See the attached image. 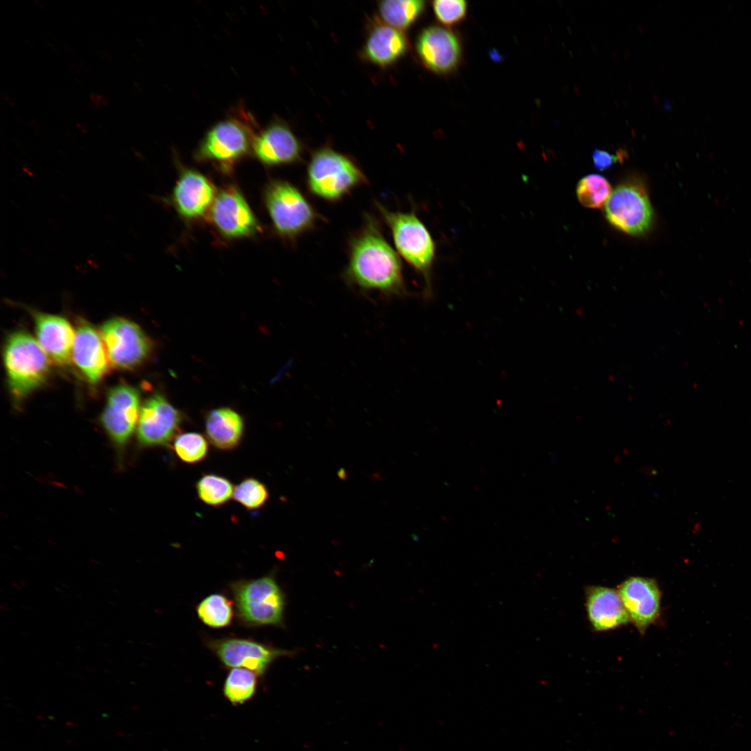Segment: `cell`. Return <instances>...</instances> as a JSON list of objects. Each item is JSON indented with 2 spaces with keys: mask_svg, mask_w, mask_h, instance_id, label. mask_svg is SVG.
<instances>
[{
  "mask_svg": "<svg viewBox=\"0 0 751 751\" xmlns=\"http://www.w3.org/2000/svg\"><path fill=\"white\" fill-rule=\"evenodd\" d=\"M344 277L363 291L388 297L406 293L401 259L370 216L350 239Z\"/></svg>",
  "mask_w": 751,
  "mask_h": 751,
  "instance_id": "6da1fadb",
  "label": "cell"
},
{
  "mask_svg": "<svg viewBox=\"0 0 751 751\" xmlns=\"http://www.w3.org/2000/svg\"><path fill=\"white\" fill-rule=\"evenodd\" d=\"M405 35L386 24H376L370 30L363 47L362 56L380 67H387L398 61L408 50Z\"/></svg>",
  "mask_w": 751,
  "mask_h": 751,
  "instance_id": "44dd1931",
  "label": "cell"
},
{
  "mask_svg": "<svg viewBox=\"0 0 751 751\" xmlns=\"http://www.w3.org/2000/svg\"><path fill=\"white\" fill-rule=\"evenodd\" d=\"M100 334L113 366L130 370L150 356L152 344L138 325L127 318L115 317L100 328Z\"/></svg>",
  "mask_w": 751,
  "mask_h": 751,
  "instance_id": "ba28073f",
  "label": "cell"
},
{
  "mask_svg": "<svg viewBox=\"0 0 751 751\" xmlns=\"http://www.w3.org/2000/svg\"><path fill=\"white\" fill-rule=\"evenodd\" d=\"M612 193L607 179L600 175H588L580 179L576 195L581 204L588 208H599L606 204Z\"/></svg>",
  "mask_w": 751,
  "mask_h": 751,
  "instance_id": "4316f807",
  "label": "cell"
},
{
  "mask_svg": "<svg viewBox=\"0 0 751 751\" xmlns=\"http://www.w3.org/2000/svg\"><path fill=\"white\" fill-rule=\"evenodd\" d=\"M211 647L227 667L244 668L259 675L263 674L276 658L289 654L284 650L240 638L216 640Z\"/></svg>",
  "mask_w": 751,
  "mask_h": 751,
  "instance_id": "ac0fdd59",
  "label": "cell"
},
{
  "mask_svg": "<svg viewBox=\"0 0 751 751\" xmlns=\"http://www.w3.org/2000/svg\"><path fill=\"white\" fill-rule=\"evenodd\" d=\"M232 590L238 611L247 622L263 625L282 622L284 597L272 577L239 581Z\"/></svg>",
  "mask_w": 751,
  "mask_h": 751,
  "instance_id": "52a82bcc",
  "label": "cell"
},
{
  "mask_svg": "<svg viewBox=\"0 0 751 751\" xmlns=\"http://www.w3.org/2000/svg\"><path fill=\"white\" fill-rule=\"evenodd\" d=\"M264 201L273 225L279 235L293 239L311 229L317 220L314 207L293 184L283 180L270 182Z\"/></svg>",
  "mask_w": 751,
  "mask_h": 751,
  "instance_id": "8992f818",
  "label": "cell"
},
{
  "mask_svg": "<svg viewBox=\"0 0 751 751\" xmlns=\"http://www.w3.org/2000/svg\"><path fill=\"white\" fill-rule=\"evenodd\" d=\"M72 359L91 384L98 383L111 365L100 332L84 320L75 330Z\"/></svg>",
  "mask_w": 751,
  "mask_h": 751,
  "instance_id": "2e32d148",
  "label": "cell"
},
{
  "mask_svg": "<svg viewBox=\"0 0 751 751\" xmlns=\"http://www.w3.org/2000/svg\"><path fill=\"white\" fill-rule=\"evenodd\" d=\"M3 357L9 389L17 402L42 385L49 377L48 355L38 341L24 331H16L8 337Z\"/></svg>",
  "mask_w": 751,
  "mask_h": 751,
  "instance_id": "3957f363",
  "label": "cell"
},
{
  "mask_svg": "<svg viewBox=\"0 0 751 751\" xmlns=\"http://www.w3.org/2000/svg\"><path fill=\"white\" fill-rule=\"evenodd\" d=\"M90 104L95 109H99L102 106L108 105V100L105 96L101 94H90Z\"/></svg>",
  "mask_w": 751,
  "mask_h": 751,
  "instance_id": "1f68e13d",
  "label": "cell"
},
{
  "mask_svg": "<svg viewBox=\"0 0 751 751\" xmlns=\"http://www.w3.org/2000/svg\"><path fill=\"white\" fill-rule=\"evenodd\" d=\"M76 127L81 131L84 132V133L87 132V130H86V127L83 124H81L78 123V124H76Z\"/></svg>",
  "mask_w": 751,
  "mask_h": 751,
  "instance_id": "836d02e7",
  "label": "cell"
},
{
  "mask_svg": "<svg viewBox=\"0 0 751 751\" xmlns=\"http://www.w3.org/2000/svg\"><path fill=\"white\" fill-rule=\"evenodd\" d=\"M217 193L212 183L194 170H184L172 192L173 204L183 218L199 219L210 211Z\"/></svg>",
  "mask_w": 751,
  "mask_h": 751,
  "instance_id": "e0dca14e",
  "label": "cell"
},
{
  "mask_svg": "<svg viewBox=\"0 0 751 751\" xmlns=\"http://www.w3.org/2000/svg\"><path fill=\"white\" fill-rule=\"evenodd\" d=\"M209 214L216 229L227 239L250 237L261 229L244 196L234 186L217 193Z\"/></svg>",
  "mask_w": 751,
  "mask_h": 751,
  "instance_id": "8fae6325",
  "label": "cell"
},
{
  "mask_svg": "<svg viewBox=\"0 0 751 751\" xmlns=\"http://www.w3.org/2000/svg\"><path fill=\"white\" fill-rule=\"evenodd\" d=\"M365 183L366 177L355 161L328 147L314 152L307 165L309 190L325 200H339Z\"/></svg>",
  "mask_w": 751,
  "mask_h": 751,
  "instance_id": "5b68a950",
  "label": "cell"
},
{
  "mask_svg": "<svg viewBox=\"0 0 751 751\" xmlns=\"http://www.w3.org/2000/svg\"><path fill=\"white\" fill-rule=\"evenodd\" d=\"M337 476L341 480H346L348 477L346 471L343 468L338 471Z\"/></svg>",
  "mask_w": 751,
  "mask_h": 751,
  "instance_id": "d6a6232c",
  "label": "cell"
},
{
  "mask_svg": "<svg viewBox=\"0 0 751 751\" xmlns=\"http://www.w3.org/2000/svg\"><path fill=\"white\" fill-rule=\"evenodd\" d=\"M140 403L138 391L129 385L119 384L108 391L100 421L119 457L136 427L141 408Z\"/></svg>",
  "mask_w": 751,
  "mask_h": 751,
  "instance_id": "30bf717a",
  "label": "cell"
},
{
  "mask_svg": "<svg viewBox=\"0 0 751 751\" xmlns=\"http://www.w3.org/2000/svg\"><path fill=\"white\" fill-rule=\"evenodd\" d=\"M257 686L256 674L247 668H234L229 672L224 684L226 697L234 704H241L255 694Z\"/></svg>",
  "mask_w": 751,
  "mask_h": 751,
  "instance_id": "484cf974",
  "label": "cell"
},
{
  "mask_svg": "<svg viewBox=\"0 0 751 751\" xmlns=\"http://www.w3.org/2000/svg\"><path fill=\"white\" fill-rule=\"evenodd\" d=\"M302 148L291 128L279 120L258 130L252 142V152L268 166L291 164L299 161Z\"/></svg>",
  "mask_w": 751,
  "mask_h": 751,
  "instance_id": "9a60e30c",
  "label": "cell"
},
{
  "mask_svg": "<svg viewBox=\"0 0 751 751\" xmlns=\"http://www.w3.org/2000/svg\"><path fill=\"white\" fill-rule=\"evenodd\" d=\"M416 50L423 64L430 71L444 74L459 65L462 48L457 35L437 26L422 30L416 41Z\"/></svg>",
  "mask_w": 751,
  "mask_h": 751,
  "instance_id": "4fadbf2b",
  "label": "cell"
},
{
  "mask_svg": "<svg viewBox=\"0 0 751 751\" xmlns=\"http://www.w3.org/2000/svg\"><path fill=\"white\" fill-rule=\"evenodd\" d=\"M173 450L183 462L194 464L203 460L209 451L206 438L201 434L189 432L177 435L173 439Z\"/></svg>",
  "mask_w": 751,
  "mask_h": 751,
  "instance_id": "83f0119b",
  "label": "cell"
},
{
  "mask_svg": "<svg viewBox=\"0 0 751 751\" xmlns=\"http://www.w3.org/2000/svg\"><path fill=\"white\" fill-rule=\"evenodd\" d=\"M196 492L199 499L211 506H220L232 497L234 487L226 478L209 474L202 476L196 483Z\"/></svg>",
  "mask_w": 751,
  "mask_h": 751,
  "instance_id": "cb8c5ba5",
  "label": "cell"
},
{
  "mask_svg": "<svg viewBox=\"0 0 751 751\" xmlns=\"http://www.w3.org/2000/svg\"><path fill=\"white\" fill-rule=\"evenodd\" d=\"M432 6L437 19L447 26L460 23L467 12V2L463 0H437Z\"/></svg>",
  "mask_w": 751,
  "mask_h": 751,
  "instance_id": "f546056e",
  "label": "cell"
},
{
  "mask_svg": "<svg viewBox=\"0 0 751 751\" xmlns=\"http://www.w3.org/2000/svg\"><path fill=\"white\" fill-rule=\"evenodd\" d=\"M606 217L615 227L632 235L645 233L652 223L653 211L644 187L635 181L620 184L605 204Z\"/></svg>",
  "mask_w": 751,
  "mask_h": 751,
  "instance_id": "9c48e42d",
  "label": "cell"
},
{
  "mask_svg": "<svg viewBox=\"0 0 751 751\" xmlns=\"http://www.w3.org/2000/svg\"><path fill=\"white\" fill-rule=\"evenodd\" d=\"M258 130L254 117L239 107L207 131L195 157L199 161L212 162L227 170L252 152V142Z\"/></svg>",
  "mask_w": 751,
  "mask_h": 751,
  "instance_id": "7a4b0ae2",
  "label": "cell"
},
{
  "mask_svg": "<svg viewBox=\"0 0 751 751\" xmlns=\"http://www.w3.org/2000/svg\"><path fill=\"white\" fill-rule=\"evenodd\" d=\"M37 341L50 360L58 365L70 364L75 330L65 318L35 312L33 314Z\"/></svg>",
  "mask_w": 751,
  "mask_h": 751,
  "instance_id": "d6986e66",
  "label": "cell"
},
{
  "mask_svg": "<svg viewBox=\"0 0 751 751\" xmlns=\"http://www.w3.org/2000/svg\"><path fill=\"white\" fill-rule=\"evenodd\" d=\"M205 430L209 441L216 448L232 450L243 435L244 422L241 416L229 407L212 410L207 414Z\"/></svg>",
  "mask_w": 751,
  "mask_h": 751,
  "instance_id": "7402d4cb",
  "label": "cell"
},
{
  "mask_svg": "<svg viewBox=\"0 0 751 751\" xmlns=\"http://www.w3.org/2000/svg\"><path fill=\"white\" fill-rule=\"evenodd\" d=\"M424 8V1L419 0H387L378 6L380 15L386 24L400 31L416 22Z\"/></svg>",
  "mask_w": 751,
  "mask_h": 751,
  "instance_id": "603a6c76",
  "label": "cell"
},
{
  "mask_svg": "<svg viewBox=\"0 0 751 751\" xmlns=\"http://www.w3.org/2000/svg\"><path fill=\"white\" fill-rule=\"evenodd\" d=\"M377 207L391 230L398 252L423 276L429 296L436 251L431 234L414 212L391 211L379 204Z\"/></svg>",
  "mask_w": 751,
  "mask_h": 751,
  "instance_id": "277c9868",
  "label": "cell"
},
{
  "mask_svg": "<svg viewBox=\"0 0 751 751\" xmlns=\"http://www.w3.org/2000/svg\"><path fill=\"white\" fill-rule=\"evenodd\" d=\"M180 412L162 395L153 394L140 408L136 436L142 447L168 444L178 431Z\"/></svg>",
  "mask_w": 751,
  "mask_h": 751,
  "instance_id": "7c38bea8",
  "label": "cell"
},
{
  "mask_svg": "<svg viewBox=\"0 0 751 751\" xmlns=\"http://www.w3.org/2000/svg\"><path fill=\"white\" fill-rule=\"evenodd\" d=\"M197 613L202 622L213 628L227 626L233 616L232 603L220 594L204 598L197 606Z\"/></svg>",
  "mask_w": 751,
  "mask_h": 751,
  "instance_id": "d4e9b609",
  "label": "cell"
},
{
  "mask_svg": "<svg viewBox=\"0 0 751 751\" xmlns=\"http://www.w3.org/2000/svg\"><path fill=\"white\" fill-rule=\"evenodd\" d=\"M617 592L630 622L644 633L661 611V593L656 581L641 576L629 577L618 586Z\"/></svg>",
  "mask_w": 751,
  "mask_h": 751,
  "instance_id": "5bb4252c",
  "label": "cell"
},
{
  "mask_svg": "<svg viewBox=\"0 0 751 751\" xmlns=\"http://www.w3.org/2000/svg\"><path fill=\"white\" fill-rule=\"evenodd\" d=\"M269 496L266 486L254 478H247L234 490L233 499L248 510L261 508Z\"/></svg>",
  "mask_w": 751,
  "mask_h": 751,
  "instance_id": "f1b7e54d",
  "label": "cell"
},
{
  "mask_svg": "<svg viewBox=\"0 0 751 751\" xmlns=\"http://www.w3.org/2000/svg\"><path fill=\"white\" fill-rule=\"evenodd\" d=\"M586 595L588 617L595 631L613 629L630 622L617 590L604 586H590Z\"/></svg>",
  "mask_w": 751,
  "mask_h": 751,
  "instance_id": "ffe728a7",
  "label": "cell"
},
{
  "mask_svg": "<svg viewBox=\"0 0 751 751\" xmlns=\"http://www.w3.org/2000/svg\"><path fill=\"white\" fill-rule=\"evenodd\" d=\"M620 156L613 155L607 151L596 149L592 152V161L595 167L601 171L610 168L616 163Z\"/></svg>",
  "mask_w": 751,
  "mask_h": 751,
  "instance_id": "4dcf8cb0",
  "label": "cell"
}]
</instances>
